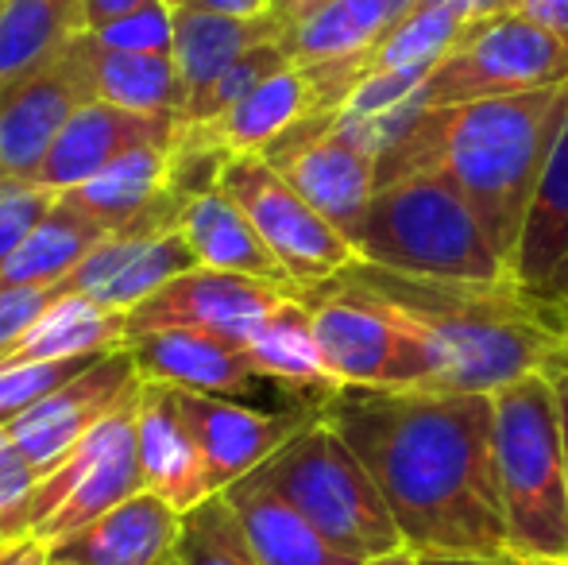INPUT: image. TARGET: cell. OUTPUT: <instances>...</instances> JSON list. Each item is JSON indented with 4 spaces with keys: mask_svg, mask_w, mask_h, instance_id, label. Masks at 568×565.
<instances>
[{
    "mask_svg": "<svg viewBox=\"0 0 568 565\" xmlns=\"http://www.w3.org/2000/svg\"><path fill=\"white\" fill-rule=\"evenodd\" d=\"M375 476L418 554H510L484 392L341 387L317 407Z\"/></svg>",
    "mask_w": 568,
    "mask_h": 565,
    "instance_id": "6da1fadb",
    "label": "cell"
},
{
    "mask_svg": "<svg viewBox=\"0 0 568 565\" xmlns=\"http://www.w3.org/2000/svg\"><path fill=\"white\" fill-rule=\"evenodd\" d=\"M565 121L568 85L422 109L410 132L379 159V186L414 171L445 174L515 272L526 218Z\"/></svg>",
    "mask_w": 568,
    "mask_h": 565,
    "instance_id": "7a4b0ae2",
    "label": "cell"
},
{
    "mask_svg": "<svg viewBox=\"0 0 568 565\" xmlns=\"http://www.w3.org/2000/svg\"><path fill=\"white\" fill-rule=\"evenodd\" d=\"M344 280L372 291L414 330L429 361V392H484L541 372L568 341L561 314L538 306L518 283H464L348 264Z\"/></svg>",
    "mask_w": 568,
    "mask_h": 565,
    "instance_id": "3957f363",
    "label": "cell"
},
{
    "mask_svg": "<svg viewBox=\"0 0 568 565\" xmlns=\"http://www.w3.org/2000/svg\"><path fill=\"white\" fill-rule=\"evenodd\" d=\"M356 256L422 280L515 283L471 202L445 174L414 171L383 182L356 233Z\"/></svg>",
    "mask_w": 568,
    "mask_h": 565,
    "instance_id": "277c9868",
    "label": "cell"
},
{
    "mask_svg": "<svg viewBox=\"0 0 568 565\" xmlns=\"http://www.w3.org/2000/svg\"><path fill=\"white\" fill-rule=\"evenodd\" d=\"M491 403L510 554L523 562H568V473L549 376L534 372L515 380Z\"/></svg>",
    "mask_w": 568,
    "mask_h": 565,
    "instance_id": "5b68a950",
    "label": "cell"
},
{
    "mask_svg": "<svg viewBox=\"0 0 568 565\" xmlns=\"http://www.w3.org/2000/svg\"><path fill=\"white\" fill-rule=\"evenodd\" d=\"M255 473L352 558L367 562L403 546V531L375 476L322 415L310 418Z\"/></svg>",
    "mask_w": 568,
    "mask_h": 565,
    "instance_id": "8992f818",
    "label": "cell"
},
{
    "mask_svg": "<svg viewBox=\"0 0 568 565\" xmlns=\"http://www.w3.org/2000/svg\"><path fill=\"white\" fill-rule=\"evenodd\" d=\"M135 395L140 387L105 423L93 426L67 457L54 461L39 476L31 496L0 519L4 543H16V538L54 543L143 492L140 461H135Z\"/></svg>",
    "mask_w": 568,
    "mask_h": 565,
    "instance_id": "52a82bcc",
    "label": "cell"
},
{
    "mask_svg": "<svg viewBox=\"0 0 568 565\" xmlns=\"http://www.w3.org/2000/svg\"><path fill=\"white\" fill-rule=\"evenodd\" d=\"M568 85V36L526 20L523 12L484 16L429 70L426 109Z\"/></svg>",
    "mask_w": 568,
    "mask_h": 565,
    "instance_id": "ba28073f",
    "label": "cell"
},
{
    "mask_svg": "<svg viewBox=\"0 0 568 565\" xmlns=\"http://www.w3.org/2000/svg\"><path fill=\"white\" fill-rule=\"evenodd\" d=\"M317 345L341 387H429L422 341L372 291L333 275L306 286Z\"/></svg>",
    "mask_w": 568,
    "mask_h": 565,
    "instance_id": "9c48e42d",
    "label": "cell"
},
{
    "mask_svg": "<svg viewBox=\"0 0 568 565\" xmlns=\"http://www.w3.org/2000/svg\"><path fill=\"white\" fill-rule=\"evenodd\" d=\"M217 186L252 218V225L260 229V236L294 283H325L359 260L348 236L333 229L260 151L232 155Z\"/></svg>",
    "mask_w": 568,
    "mask_h": 565,
    "instance_id": "30bf717a",
    "label": "cell"
},
{
    "mask_svg": "<svg viewBox=\"0 0 568 565\" xmlns=\"http://www.w3.org/2000/svg\"><path fill=\"white\" fill-rule=\"evenodd\" d=\"M90 101H98L90 31L0 85V179H36L62 129Z\"/></svg>",
    "mask_w": 568,
    "mask_h": 565,
    "instance_id": "8fae6325",
    "label": "cell"
},
{
    "mask_svg": "<svg viewBox=\"0 0 568 565\" xmlns=\"http://www.w3.org/2000/svg\"><path fill=\"white\" fill-rule=\"evenodd\" d=\"M337 113V109H333ZM333 113H314L283 132L260 155L329 221L348 241H356L364 213L379 190V163L352 137H344ZM356 249V244H352Z\"/></svg>",
    "mask_w": 568,
    "mask_h": 565,
    "instance_id": "7c38bea8",
    "label": "cell"
},
{
    "mask_svg": "<svg viewBox=\"0 0 568 565\" xmlns=\"http://www.w3.org/2000/svg\"><path fill=\"white\" fill-rule=\"evenodd\" d=\"M302 294H306L302 283L255 280V275L217 272V268L197 264L128 314V341L151 330L190 325V330H213L244 345V337L255 325L298 302Z\"/></svg>",
    "mask_w": 568,
    "mask_h": 565,
    "instance_id": "4fadbf2b",
    "label": "cell"
},
{
    "mask_svg": "<svg viewBox=\"0 0 568 565\" xmlns=\"http://www.w3.org/2000/svg\"><path fill=\"white\" fill-rule=\"evenodd\" d=\"M143 384L140 369H135L132 353L113 349V353L90 361L82 372L62 380L54 392H47L36 407H28L8 434L16 437L28 461L47 473L54 461H62L93 426H101L109 415Z\"/></svg>",
    "mask_w": 568,
    "mask_h": 565,
    "instance_id": "5bb4252c",
    "label": "cell"
},
{
    "mask_svg": "<svg viewBox=\"0 0 568 565\" xmlns=\"http://www.w3.org/2000/svg\"><path fill=\"white\" fill-rule=\"evenodd\" d=\"M179 407L205 461L213 492H225L229 484L255 473L271 453L283 450L317 415V407L260 411L247 407L244 400H221V395L197 392H179Z\"/></svg>",
    "mask_w": 568,
    "mask_h": 565,
    "instance_id": "9a60e30c",
    "label": "cell"
},
{
    "mask_svg": "<svg viewBox=\"0 0 568 565\" xmlns=\"http://www.w3.org/2000/svg\"><path fill=\"white\" fill-rule=\"evenodd\" d=\"M135 369L143 380L171 384L179 392L221 395V400H252L267 380L260 376L247 349L213 330H151L128 341Z\"/></svg>",
    "mask_w": 568,
    "mask_h": 565,
    "instance_id": "2e32d148",
    "label": "cell"
},
{
    "mask_svg": "<svg viewBox=\"0 0 568 565\" xmlns=\"http://www.w3.org/2000/svg\"><path fill=\"white\" fill-rule=\"evenodd\" d=\"M171 167L174 143H140L62 198L109 233H163L179 225L186 210L171 194Z\"/></svg>",
    "mask_w": 568,
    "mask_h": 565,
    "instance_id": "e0dca14e",
    "label": "cell"
},
{
    "mask_svg": "<svg viewBox=\"0 0 568 565\" xmlns=\"http://www.w3.org/2000/svg\"><path fill=\"white\" fill-rule=\"evenodd\" d=\"M190 268H197V256L179 225L163 233H116L74 268L70 291L132 314L140 302H148Z\"/></svg>",
    "mask_w": 568,
    "mask_h": 565,
    "instance_id": "ac0fdd59",
    "label": "cell"
},
{
    "mask_svg": "<svg viewBox=\"0 0 568 565\" xmlns=\"http://www.w3.org/2000/svg\"><path fill=\"white\" fill-rule=\"evenodd\" d=\"M135 461L143 488L174 507L179 515L194 512L202 500L217 496L205 473V461L179 407L171 384L143 380L135 395Z\"/></svg>",
    "mask_w": 568,
    "mask_h": 565,
    "instance_id": "d6986e66",
    "label": "cell"
},
{
    "mask_svg": "<svg viewBox=\"0 0 568 565\" xmlns=\"http://www.w3.org/2000/svg\"><path fill=\"white\" fill-rule=\"evenodd\" d=\"M182 515L155 492H135L101 519L47 543L51 565H171L179 558Z\"/></svg>",
    "mask_w": 568,
    "mask_h": 565,
    "instance_id": "ffe728a7",
    "label": "cell"
},
{
    "mask_svg": "<svg viewBox=\"0 0 568 565\" xmlns=\"http://www.w3.org/2000/svg\"><path fill=\"white\" fill-rule=\"evenodd\" d=\"M179 129V117L132 113V109L109 105V101H90L85 109H78L74 121L47 151L36 182L51 186L54 194H70L140 143H174Z\"/></svg>",
    "mask_w": 568,
    "mask_h": 565,
    "instance_id": "44dd1931",
    "label": "cell"
},
{
    "mask_svg": "<svg viewBox=\"0 0 568 565\" xmlns=\"http://www.w3.org/2000/svg\"><path fill=\"white\" fill-rule=\"evenodd\" d=\"M314 113H333L325 105V93L317 85L310 67H283L278 74H271L255 93H247L244 101L229 109V113L213 117L202 124H182V137L213 148L221 155H252V151L271 148L283 132H291L294 124H302Z\"/></svg>",
    "mask_w": 568,
    "mask_h": 565,
    "instance_id": "7402d4cb",
    "label": "cell"
},
{
    "mask_svg": "<svg viewBox=\"0 0 568 565\" xmlns=\"http://www.w3.org/2000/svg\"><path fill=\"white\" fill-rule=\"evenodd\" d=\"M515 283L526 299L554 314L568 302V121L554 143L534 210L526 218L515 256Z\"/></svg>",
    "mask_w": 568,
    "mask_h": 565,
    "instance_id": "603a6c76",
    "label": "cell"
},
{
    "mask_svg": "<svg viewBox=\"0 0 568 565\" xmlns=\"http://www.w3.org/2000/svg\"><path fill=\"white\" fill-rule=\"evenodd\" d=\"M225 500L244 527L260 565H364L341 546H333L283 492H275L260 473L229 484Z\"/></svg>",
    "mask_w": 568,
    "mask_h": 565,
    "instance_id": "cb8c5ba5",
    "label": "cell"
},
{
    "mask_svg": "<svg viewBox=\"0 0 568 565\" xmlns=\"http://www.w3.org/2000/svg\"><path fill=\"white\" fill-rule=\"evenodd\" d=\"M286 23L271 16H255V20H240V16L205 12L194 4L174 8V70H179L182 85V113L217 82L221 74L252 47L267 43V39L283 36Z\"/></svg>",
    "mask_w": 568,
    "mask_h": 565,
    "instance_id": "d4e9b609",
    "label": "cell"
},
{
    "mask_svg": "<svg viewBox=\"0 0 568 565\" xmlns=\"http://www.w3.org/2000/svg\"><path fill=\"white\" fill-rule=\"evenodd\" d=\"M418 0H322L298 20H291L278 36L291 62L314 67V62L364 59L379 47V39L403 20Z\"/></svg>",
    "mask_w": 568,
    "mask_h": 565,
    "instance_id": "484cf974",
    "label": "cell"
},
{
    "mask_svg": "<svg viewBox=\"0 0 568 565\" xmlns=\"http://www.w3.org/2000/svg\"><path fill=\"white\" fill-rule=\"evenodd\" d=\"M247 356L255 361L260 376L267 384L283 387L286 395L302 403V407H322L329 395L341 392V380L325 364L322 345H317L314 322H310L306 299L291 302L267 322H260L244 337Z\"/></svg>",
    "mask_w": 568,
    "mask_h": 565,
    "instance_id": "4316f807",
    "label": "cell"
},
{
    "mask_svg": "<svg viewBox=\"0 0 568 565\" xmlns=\"http://www.w3.org/2000/svg\"><path fill=\"white\" fill-rule=\"evenodd\" d=\"M179 229L186 233L190 249H194L202 268L255 275V280L294 283L291 275H286V268L275 260V252L267 249V241L260 236V229L252 225V218H247L221 186L190 198L179 218Z\"/></svg>",
    "mask_w": 568,
    "mask_h": 565,
    "instance_id": "83f0119b",
    "label": "cell"
},
{
    "mask_svg": "<svg viewBox=\"0 0 568 565\" xmlns=\"http://www.w3.org/2000/svg\"><path fill=\"white\" fill-rule=\"evenodd\" d=\"M128 345V314L101 302L67 291L59 302L39 314V322L8 349L0 361L8 364H54V361H90Z\"/></svg>",
    "mask_w": 568,
    "mask_h": 565,
    "instance_id": "f1b7e54d",
    "label": "cell"
},
{
    "mask_svg": "<svg viewBox=\"0 0 568 565\" xmlns=\"http://www.w3.org/2000/svg\"><path fill=\"white\" fill-rule=\"evenodd\" d=\"M109 236L116 233H109L90 213H82L67 198H59V205L23 236V244L12 252V260L0 268V291H12V286H51L70 280L74 268L98 244H105Z\"/></svg>",
    "mask_w": 568,
    "mask_h": 565,
    "instance_id": "f546056e",
    "label": "cell"
},
{
    "mask_svg": "<svg viewBox=\"0 0 568 565\" xmlns=\"http://www.w3.org/2000/svg\"><path fill=\"white\" fill-rule=\"evenodd\" d=\"M90 0H4L0 4V85L85 36Z\"/></svg>",
    "mask_w": 568,
    "mask_h": 565,
    "instance_id": "4dcf8cb0",
    "label": "cell"
},
{
    "mask_svg": "<svg viewBox=\"0 0 568 565\" xmlns=\"http://www.w3.org/2000/svg\"><path fill=\"white\" fill-rule=\"evenodd\" d=\"M93 82H98V101L182 121V85L171 54L109 51L93 39Z\"/></svg>",
    "mask_w": 568,
    "mask_h": 565,
    "instance_id": "1f68e13d",
    "label": "cell"
},
{
    "mask_svg": "<svg viewBox=\"0 0 568 565\" xmlns=\"http://www.w3.org/2000/svg\"><path fill=\"white\" fill-rule=\"evenodd\" d=\"M468 16L442 0H418L387 36L379 39L372 54H367V74L372 70H434L445 54L460 43Z\"/></svg>",
    "mask_w": 568,
    "mask_h": 565,
    "instance_id": "d6a6232c",
    "label": "cell"
},
{
    "mask_svg": "<svg viewBox=\"0 0 568 565\" xmlns=\"http://www.w3.org/2000/svg\"><path fill=\"white\" fill-rule=\"evenodd\" d=\"M182 565H260L252 554L244 527L236 512L225 500V492L202 500L194 512L182 515V543H179Z\"/></svg>",
    "mask_w": 568,
    "mask_h": 565,
    "instance_id": "836d02e7",
    "label": "cell"
},
{
    "mask_svg": "<svg viewBox=\"0 0 568 565\" xmlns=\"http://www.w3.org/2000/svg\"><path fill=\"white\" fill-rule=\"evenodd\" d=\"M283 67H291V54L278 39H267V43L252 47L244 51L236 62L194 101V105L182 113V124H202V121H213V117L229 113L236 101H244L247 93H255L271 74H278Z\"/></svg>",
    "mask_w": 568,
    "mask_h": 565,
    "instance_id": "e575fe53",
    "label": "cell"
},
{
    "mask_svg": "<svg viewBox=\"0 0 568 565\" xmlns=\"http://www.w3.org/2000/svg\"><path fill=\"white\" fill-rule=\"evenodd\" d=\"M62 194L36 179H0V268L12 260L23 236L59 205Z\"/></svg>",
    "mask_w": 568,
    "mask_h": 565,
    "instance_id": "d590c367",
    "label": "cell"
},
{
    "mask_svg": "<svg viewBox=\"0 0 568 565\" xmlns=\"http://www.w3.org/2000/svg\"><path fill=\"white\" fill-rule=\"evenodd\" d=\"M98 361V356H90ZM90 361H54V364H8L0 361V426H12L28 407H36L47 392L82 372Z\"/></svg>",
    "mask_w": 568,
    "mask_h": 565,
    "instance_id": "8d00e7d4",
    "label": "cell"
},
{
    "mask_svg": "<svg viewBox=\"0 0 568 565\" xmlns=\"http://www.w3.org/2000/svg\"><path fill=\"white\" fill-rule=\"evenodd\" d=\"M101 47L109 51H151V54H171L174 51V8L166 0H155L148 8L120 16L105 28L90 31Z\"/></svg>",
    "mask_w": 568,
    "mask_h": 565,
    "instance_id": "74e56055",
    "label": "cell"
},
{
    "mask_svg": "<svg viewBox=\"0 0 568 565\" xmlns=\"http://www.w3.org/2000/svg\"><path fill=\"white\" fill-rule=\"evenodd\" d=\"M70 291V280L51 283V286H12V291H0V356L39 322L51 302H59Z\"/></svg>",
    "mask_w": 568,
    "mask_h": 565,
    "instance_id": "f35d334b",
    "label": "cell"
},
{
    "mask_svg": "<svg viewBox=\"0 0 568 565\" xmlns=\"http://www.w3.org/2000/svg\"><path fill=\"white\" fill-rule=\"evenodd\" d=\"M39 468L28 461V453L16 445V437L8 434V426H0V519L12 515L23 500L31 496V488L39 484Z\"/></svg>",
    "mask_w": 568,
    "mask_h": 565,
    "instance_id": "ab89813d",
    "label": "cell"
},
{
    "mask_svg": "<svg viewBox=\"0 0 568 565\" xmlns=\"http://www.w3.org/2000/svg\"><path fill=\"white\" fill-rule=\"evenodd\" d=\"M549 376L554 387V403H557V418H561V445H565V473H568V341L557 349L554 361L541 369Z\"/></svg>",
    "mask_w": 568,
    "mask_h": 565,
    "instance_id": "60d3db41",
    "label": "cell"
},
{
    "mask_svg": "<svg viewBox=\"0 0 568 565\" xmlns=\"http://www.w3.org/2000/svg\"><path fill=\"white\" fill-rule=\"evenodd\" d=\"M518 12L541 28L568 36V0H518Z\"/></svg>",
    "mask_w": 568,
    "mask_h": 565,
    "instance_id": "b9f144b4",
    "label": "cell"
},
{
    "mask_svg": "<svg viewBox=\"0 0 568 565\" xmlns=\"http://www.w3.org/2000/svg\"><path fill=\"white\" fill-rule=\"evenodd\" d=\"M155 4V0H90V8H85V28L98 31L105 28V23L120 20V16L135 12V8H148Z\"/></svg>",
    "mask_w": 568,
    "mask_h": 565,
    "instance_id": "7bdbcfd3",
    "label": "cell"
},
{
    "mask_svg": "<svg viewBox=\"0 0 568 565\" xmlns=\"http://www.w3.org/2000/svg\"><path fill=\"white\" fill-rule=\"evenodd\" d=\"M186 4L205 8V12H221V16H240V20L271 16V0H186Z\"/></svg>",
    "mask_w": 568,
    "mask_h": 565,
    "instance_id": "ee69618b",
    "label": "cell"
},
{
    "mask_svg": "<svg viewBox=\"0 0 568 565\" xmlns=\"http://www.w3.org/2000/svg\"><path fill=\"white\" fill-rule=\"evenodd\" d=\"M0 565H51L47 562V543H39V538H16V543H4Z\"/></svg>",
    "mask_w": 568,
    "mask_h": 565,
    "instance_id": "f6af8a7d",
    "label": "cell"
},
{
    "mask_svg": "<svg viewBox=\"0 0 568 565\" xmlns=\"http://www.w3.org/2000/svg\"><path fill=\"white\" fill-rule=\"evenodd\" d=\"M422 565H526L518 554H422Z\"/></svg>",
    "mask_w": 568,
    "mask_h": 565,
    "instance_id": "bcb514c9",
    "label": "cell"
},
{
    "mask_svg": "<svg viewBox=\"0 0 568 565\" xmlns=\"http://www.w3.org/2000/svg\"><path fill=\"white\" fill-rule=\"evenodd\" d=\"M364 565H422V554L403 543V546H395V551L379 554V558H367Z\"/></svg>",
    "mask_w": 568,
    "mask_h": 565,
    "instance_id": "7dc6e473",
    "label": "cell"
},
{
    "mask_svg": "<svg viewBox=\"0 0 568 565\" xmlns=\"http://www.w3.org/2000/svg\"><path fill=\"white\" fill-rule=\"evenodd\" d=\"M314 4H322V0H271V12L283 23H291V20H298L302 12H310Z\"/></svg>",
    "mask_w": 568,
    "mask_h": 565,
    "instance_id": "c3c4849f",
    "label": "cell"
},
{
    "mask_svg": "<svg viewBox=\"0 0 568 565\" xmlns=\"http://www.w3.org/2000/svg\"><path fill=\"white\" fill-rule=\"evenodd\" d=\"M557 314H561V322H565V330H568V302H565L561 310H557Z\"/></svg>",
    "mask_w": 568,
    "mask_h": 565,
    "instance_id": "681fc988",
    "label": "cell"
},
{
    "mask_svg": "<svg viewBox=\"0 0 568 565\" xmlns=\"http://www.w3.org/2000/svg\"><path fill=\"white\" fill-rule=\"evenodd\" d=\"M526 565H565V562H526Z\"/></svg>",
    "mask_w": 568,
    "mask_h": 565,
    "instance_id": "f907efd6",
    "label": "cell"
},
{
    "mask_svg": "<svg viewBox=\"0 0 568 565\" xmlns=\"http://www.w3.org/2000/svg\"><path fill=\"white\" fill-rule=\"evenodd\" d=\"M166 4H171V8H179V4H186V0H166Z\"/></svg>",
    "mask_w": 568,
    "mask_h": 565,
    "instance_id": "816d5d0a",
    "label": "cell"
},
{
    "mask_svg": "<svg viewBox=\"0 0 568 565\" xmlns=\"http://www.w3.org/2000/svg\"><path fill=\"white\" fill-rule=\"evenodd\" d=\"M0 551H4V538H0Z\"/></svg>",
    "mask_w": 568,
    "mask_h": 565,
    "instance_id": "f5cc1de1",
    "label": "cell"
},
{
    "mask_svg": "<svg viewBox=\"0 0 568 565\" xmlns=\"http://www.w3.org/2000/svg\"><path fill=\"white\" fill-rule=\"evenodd\" d=\"M171 565H182V562H179V558H174V562H171Z\"/></svg>",
    "mask_w": 568,
    "mask_h": 565,
    "instance_id": "db71d44e",
    "label": "cell"
},
{
    "mask_svg": "<svg viewBox=\"0 0 568 565\" xmlns=\"http://www.w3.org/2000/svg\"><path fill=\"white\" fill-rule=\"evenodd\" d=\"M0 4H4V0H0Z\"/></svg>",
    "mask_w": 568,
    "mask_h": 565,
    "instance_id": "11a10c76",
    "label": "cell"
},
{
    "mask_svg": "<svg viewBox=\"0 0 568 565\" xmlns=\"http://www.w3.org/2000/svg\"><path fill=\"white\" fill-rule=\"evenodd\" d=\"M565 565H568V562H565Z\"/></svg>",
    "mask_w": 568,
    "mask_h": 565,
    "instance_id": "9f6ffc18",
    "label": "cell"
}]
</instances>
